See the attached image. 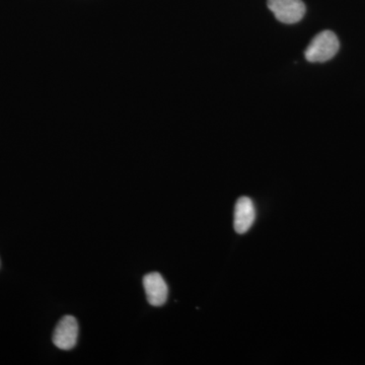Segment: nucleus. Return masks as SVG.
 <instances>
[{"mask_svg":"<svg viewBox=\"0 0 365 365\" xmlns=\"http://www.w3.org/2000/svg\"><path fill=\"white\" fill-rule=\"evenodd\" d=\"M339 48L337 36L331 31H324L312 40L304 52V56L307 61L313 63L326 62L337 54Z\"/></svg>","mask_w":365,"mask_h":365,"instance_id":"obj_1","label":"nucleus"},{"mask_svg":"<svg viewBox=\"0 0 365 365\" xmlns=\"http://www.w3.org/2000/svg\"><path fill=\"white\" fill-rule=\"evenodd\" d=\"M268 7L278 21L288 25L299 23L306 14L302 0H268Z\"/></svg>","mask_w":365,"mask_h":365,"instance_id":"obj_2","label":"nucleus"},{"mask_svg":"<svg viewBox=\"0 0 365 365\" xmlns=\"http://www.w3.org/2000/svg\"><path fill=\"white\" fill-rule=\"evenodd\" d=\"M78 338V324L72 316L60 319L53 333V343L61 350H71L76 345Z\"/></svg>","mask_w":365,"mask_h":365,"instance_id":"obj_3","label":"nucleus"},{"mask_svg":"<svg viewBox=\"0 0 365 365\" xmlns=\"http://www.w3.org/2000/svg\"><path fill=\"white\" fill-rule=\"evenodd\" d=\"M143 287L151 306L160 307L167 302L169 287L160 273L151 272L144 276Z\"/></svg>","mask_w":365,"mask_h":365,"instance_id":"obj_4","label":"nucleus"},{"mask_svg":"<svg viewBox=\"0 0 365 365\" xmlns=\"http://www.w3.org/2000/svg\"><path fill=\"white\" fill-rule=\"evenodd\" d=\"M256 217V211L252 199L241 197L235 207L234 227L237 234H246L252 227Z\"/></svg>","mask_w":365,"mask_h":365,"instance_id":"obj_5","label":"nucleus"}]
</instances>
